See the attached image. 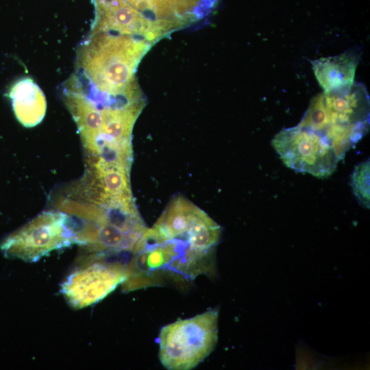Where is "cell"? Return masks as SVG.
I'll return each mask as SVG.
<instances>
[{
  "label": "cell",
  "mask_w": 370,
  "mask_h": 370,
  "mask_svg": "<svg viewBox=\"0 0 370 370\" xmlns=\"http://www.w3.org/2000/svg\"><path fill=\"white\" fill-rule=\"evenodd\" d=\"M96 17L90 33L110 32L133 36L150 44L164 34L158 25L124 0H94Z\"/></svg>",
  "instance_id": "cell-8"
},
{
  "label": "cell",
  "mask_w": 370,
  "mask_h": 370,
  "mask_svg": "<svg viewBox=\"0 0 370 370\" xmlns=\"http://www.w3.org/2000/svg\"><path fill=\"white\" fill-rule=\"evenodd\" d=\"M132 254L121 283L123 292L162 285L168 280H194L212 263V254L195 249L187 238H164L153 227L145 230Z\"/></svg>",
  "instance_id": "cell-2"
},
{
  "label": "cell",
  "mask_w": 370,
  "mask_h": 370,
  "mask_svg": "<svg viewBox=\"0 0 370 370\" xmlns=\"http://www.w3.org/2000/svg\"><path fill=\"white\" fill-rule=\"evenodd\" d=\"M150 45L130 35L90 33L79 47L77 72L66 84L101 103L140 99L134 75Z\"/></svg>",
  "instance_id": "cell-1"
},
{
  "label": "cell",
  "mask_w": 370,
  "mask_h": 370,
  "mask_svg": "<svg viewBox=\"0 0 370 370\" xmlns=\"http://www.w3.org/2000/svg\"><path fill=\"white\" fill-rule=\"evenodd\" d=\"M218 312L210 310L164 325L158 336L160 362L169 370H190L213 350L218 338Z\"/></svg>",
  "instance_id": "cell-4"
},
{
  "label": "cell",
  "mask_w": 370,
  "mask_h": 370,
  "mask_svg": "<svg viewBox=\"0 0 370 370\" xmlns=\"http://www.w3.org/2000/svg\"><path fill=\"white\" fill-rule=\"evenodd\" d=\"M206 0H153L151 18L166 34L186 25L199 15Z\"/></svg>",
  "instance_id": "cell-11"
},
{
  "label": "cell",
  "mask_w": 370,
  "mask_h": 370,
  "mask_svg": "<svg viewBox=\"0 0 370 370\" xmlns=\"http://www.w3.org/2000/svg\"><path fill=\"white\" fill-rule=\"evenodd\" d=\"M8 97L16 118L23 126L34 127L44 119L47 110L46 98L32 79L23 77L16 81L9 90Z\"/></svg>",
  "instance_id": "cell-9"
},
{
  "label": "cell",
  "mask_w": 370,
  "mask_h": 370,
  "mask_svg": "<svg viewBox=\"0 0 370 370\" xmlns=\"http://www.w3.org/2000/svg\"><path fill=\"white\" fill-rule=\"evenodd\" d=\"M75 244L67 221L60 210L44 211L7 236L0 248L10 258L34 262L51 252Z\"/></svg>",
  "instance_id": "cell-5"
},
{
  "label": "cell",
  "mask_w": 370,
  "mask_h": 370,
  "mask_svg": "<svg viewBox=\"0 0 370 370\" xmlns=\"http://www.w3.org/2000/svg\"><path fill=\"white\" fill-rule=\"evenodd\" d=\"M298 125L325 136L340 160L368 132L369 97L365 86L354 82L317 95Z\"/></svg>",
  "instance_id": "cell-3"
},
{
  "label": "cell",
  "mask_w": 370,
  "mask_h": 370,
  "mask_svg": "<svg viewBox=\"0 0 370 370\" xmlns=\"http://www.w3.org/2000/svg\"><path fill=\"white\" fill-rule=\"evenodd\" d=\"M106 254L90 253L62 282L60 291L70 306L88 307L103 299L121 284L126 263L108 260Z\"/></svg>",
  "instance_id": "cell-7"
},
{
  "label": "cell",
  "mask_w": 370,
  "mask_h": 370,
  "mask_svg": "<svg viewBox=\"0 0 370 370\" xmlns=\"http://www.w3.org/2000/svg\"><path fill=\"white\" fill-rule=\"evenodd\" d=\"M271 143L288 167L317 177L330 176L339 161L325 136L299 125L280 131Z\"/></svg>",
  "instance_id": "cell-6"
},
{
  "label": "cell",
  "mask_w": 370,
  "mask_h": 370,
  "mask_svg": "<svg viewBox=\"0 0 370 370\" xmlns=\"http://www.w3.org/2000/svg\"><path fill=\"white\" fill-rule=\"evenodd\" d=\"M352 187L359 203L369 208V160L356 166L352 175Z\"/></svg>",
  "instance_id": "cell-12"
},
{
  "label": "cell",
  "mask_w": 370,
  "mask_h": 370,
  "mask_svg": "<svg viewBox=\"0 0 370 370\" xmlns=\"http://www.w3.org/2000/svg\"><path fill=\"white\" fill-rule=\"evenodd\" d=\"M360 53L355 47L337 56L312 62L314 75L324 91L354 83Z\"/></svg>",
  "instance_id": "cell-10"
}]
</instances>
